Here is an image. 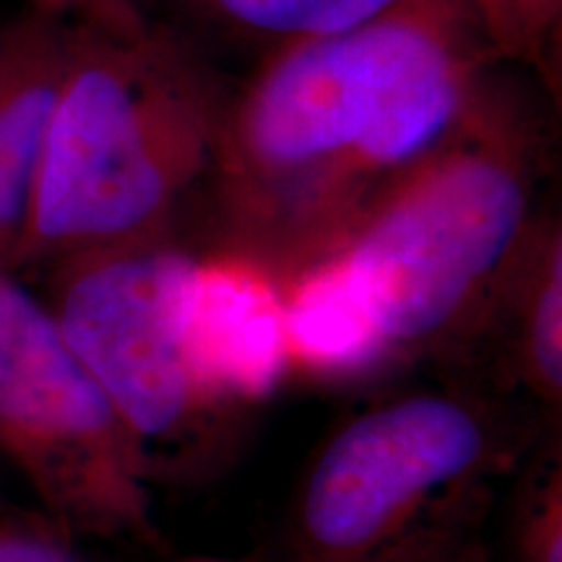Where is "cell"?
Masks as SVG:
<instances>
[{
    "instance_id": "cell-1",
    "label": "cell",
    "mask_w": 562,
    "mask_h": 562,
    "mask_svg": "<svg viewBox=\"0 0 562 562\" xmlns=\"http://www.w3.org/2000/svg\"><path fill=\"white\" fill-rule=\"evenodd\" d=\"M542 136L484 76L446 138L391 180L331 250L360 286L385 362H435L480 385L505 292L539 214ZM328 256V252H326Z\"/></svg>"
},
{
    "instance_id": "cell-2",
    "label": "cell",
    "mask_w": 562,
    "mask_h": 562,
    "mask_svg": "<svg viewBox=\"0 0 562 562\" xmlns=\"http://www.w3.org/2000/svg\"><path fill=\"white\" fill-rule=\"evenodd\" d=\"M220 81L157 30L76 26L32 182L16 271L170 235L209 178L224 108Z\"/></svg>"
},
{
    "instance_id": "cell-3",
    "label": "cell",
    "mask_w": 562,
    "mask_h": 562,
    "mask_svg": "<svg viewBox=\"0 0 562 562\" xmlns=\"http://www.w3.org/2000/svg\"><path fill=\"white\" fill-rule=\"evenodd\" d=\"M463 0H398L351 30L273 47L224 108L209 178L220 245L286 279L331 252L328 199L341 161L402 63Z\"/></svg>"
},
{
    "instance_id": "cell-4",
    "label": "cell",
    "mask_w": 562,
    "mask_h": 562,
    "mask_svg": "<svg viewBox=\"0 0 562 562\" xmlns=\"http://www.w3.org/2000/svg\"><path fill=\"white\" fill-rule=\"evenodd\" d=\"M537 412L456 381L357 412L302 476L294 562H398L480 542L495 482L539 435Z\"/></svg>"
},
{
    "instance_id": "cell-5",
    "label": "cell",
    "mask_w": 562,
    "mask_h": 562,
    "mask_svg": "<svg viewBox=\"0 0 562 562\" xmlns=\"http://www.w3.org/2000/svg\"><path fill=\"white\" fill-rule=\"evenodd\" d=\"M191 263L193 252L165 235L47 269L45 305L151 484L201 480L243 435L245 412L216 402L182 349L180 290Z\"/></svg>"
},
{
    "instance_id": "cell-6",
    "label": "cell",
    "mask_w": 562,
    "mask_h": 562,
    "mask_svg": "<svg viewBox=\"0 0 562 562\" xmlns=\"http://www.w3.org/2000/svg\"><path fill=\"white\" fill-rule=\"evenodd\" d=\"M0 459L76 539L165 552L149 476L45 300L0 269Z\"/></svg>"
},
{
    "instance_id": "cell-7",
    "label": "cell",
    "mask_w": 562,
    "mask_h": 562,
    "mask_svg": "<svg viewBox=\"0 0 562 562\" xmlns=\"http://www.w3.org/2000/svg\"><path fill=\"white\" fill-rule=\"evenodd\" d=\"M180 339L203 389L248 414L290 372L279 277L237 250L193 256L180 290Z\"/></svg>"
},
{
    "instance_id": "cell-8",
    "label": "cell",
    "mask_w": 562,
    "mask_h": 562,
    "mask_svg": "<svg viewBox=\"0 0 562 562\" xmlns=\"http://www.w3.org/2000/svg\"><path fill=\"white\" fill-rule=\"evenodd\" d=\"M76 26L34 9L0 24V269L13 273Z\"/></svg>"
},
{
    "instance_id": "cell-9",
    "label": "cell",
    "mask_w": 562,
    "mask_h": 562,
    "mask_svg": "<svg viewBox=\"0 0 562 562\" xmlns=\"http://www.w3.org/2000/svg\"><path fill=\"white\" fill-rule=\"evenodd\" d=\"M484 389L518 398L544 417L562 402V232L539 214L529 245L505 292L484 362Z\"/></svg>"
},
{
    "instance_id": "cell-10",
    "label": "cell",
    "mask_w": 562,
    "mask_h": 562,
    "mask_svg": "<svg viewBox=\"0 0 562 562\" xmlns=\"http://www.w3.org/2000/svg\"><path fill=\"white\" fill-rule=\"evenodd\" d=\"M290 372L360 381L389 370L385 347L360 286L334 252L281 281Z\"/></svg>"
},
{
    "instance_id": "cell-11",
    "label": "cell",
    "mask_w": 562,
    "mask_h": 562,
    "mask_svg": "<svg viewBox=\"0 0 562 562\" xmlns=\"http://www.w3.org/2000/svg\"><path fill=\"white\" fill-rule=\"evenodd\" d=\"M201 9L232 30L271 40L321 37L381 16L398 0H199Z\"/></svg>"
},
{
    "instance_id": "cell-12",
    "label": "cell",
    "mask_w": 562,
    "mask_h": 562,
    "mask_svg": "<svg viewBox=\"0 0 562 562\" xmlns=\"http://www.w3.org/2000/svg\"><path fill=\"white\" fill-rule=\"evenodd\" d=\"M495 60L521 63L558 89L562 0H463Z\"/></svg>"
},
{
    "instance_id": "cell-13",
    "label": "cell",
    "mask_w": 562,
    "mask_h": 562,
    "mask_svg": "<svg viewBox=\"0 0 562 562\" xmlns=\"http://www.w3.org/2000/svg\"><path fill=\"white\" fill-rule=\"evenodd\" d=\"M524 469L513 510L516 562H562V472L558 440Z\"/></svg>"
},
{
    "instance_id": "cell-14",
    "label": "cell",
    "mask_w": 562,
    "mask_h": 562,
    "mask_svg": "<svg viewBox=\"0 0 562 562\" xmlns=\"http://www.w3.org/2000/svg\"><path fill=\"white\" fill-rule=\"evenodd\" d=\"M0 562H100L40 508H19L0 495Z\"/></svg>"
},
{
    "instance_id": "cell-15",
    "label": "cell",
    "mask_w": 562,
    "mask_h": 562,
    "mask_svg": "<svg viewBox=\"0 0 562 562\" xmlns=\"http://www.w3.org/2000/svg\"><path fill=\"white\" fill-rule=\"evenodd\" d=\"M26 9L121 37L144 34L151 26L138 0H26Z\"/></svg>"
},
{
    "instance_id": "cell-16",
    "label": "cell",
    "mask_w": 562,
    "mask_h": 562,
    "mask_svg": "<svg viewBox=\"0 0 562 562\" xmlns=\"http://www.w3.org/2000/svg\"><path fill=\"white\" fill-rule=\"evenodd\" d=\"M402 562H490V547H487V542L469 544V547H461V550L422 554V558H412V560H402Z\"/></svg>"
}]
</instances>
